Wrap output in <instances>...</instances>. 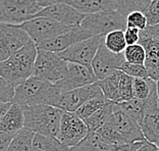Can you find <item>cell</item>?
Here are the masks:
<instances>
[{
  "label": "cell",
  "instance_id": "obj_1",
  "mask_svg": "<svg viewBox=\"0 0 159 151\" xmlns=\"http://www.w3.org/2000/svg\"><path fill=\"white\" fill-rule=\"evenodd\" d=\"M38 46L34 41L0 62V76L17 87L33 74Z\"/></svg>",
  "mask_w": 159,
  "mask_h": 151
},
{
  "label": "cell",
  "instance_id": "obj_2",
  "mask_svg": "<svg viewBox=\"0 0 159 151\" xmlns=\"http://www.w3.org/2000/svg\"><path fill=\"white\" fill-rule=\"evenodd\" d=\"M64 111L51 104L25 106V127L36 134L56 137Z\"/></svg>",
  "mask_w": 159,
  "mask_h": 151
},
{
  "label": "cell",
  "instance_id": "obj_3",
  "mask_svg": "<svg viewBox=\"0 0 159 151\" xmlns=\"http://www.w3.org/2000/svg\"><path fill=\"white\" fill-rule=\"evenodd\" d=\"M60 95L54 83L31 76L16 89L13 101L24 106L36 104H53Z\"/></svg>",
  "mask_w": 159,
  "mask_h": 151
},
{
  "label": "cell",
  "instance_id": "obj_4",
  "mask_svg": "<svg viewBox=\"0 0 159 151\" xmlns=\"http://www.w3.org/2000/svg\"><path fill=\"white\" fill-rule=\"evenodd\" d=\"M126 14L118 9L105 10L96 13L86 14L81 26L93 36H105L116 30H125L128 27Z\"/></svg>",
  "mask_w": 159,
  "mask_h": 151
},
{
  "label": "cell",
  "instance_id": "obj_5",
  "mask_svg": "<svg viewBox=\"0 0 159 151\" xmlns=\"http://www.w3.org/2000/svg\"><path fill=\"white\" fill-rule=\"evenodd\" d=\"M68 62L60 57L56 52L38 47L37 58L32 76L42 80L56 83L67 74Z\"/></svg>",
  "mask_w": 159,
  "mask_h": 151
},
{
  "label": "cell",
  "instance_id": "obj_6",
  "mask_svg": "<svg viewBox=\"0 0 159 151\" xmlns=\"http://www.w3.org/2000/svg\"><path fill=\"white\" fill-rule=\"evenodd\" d=\"M42 8L37 0H0V21L21 25L33 19Z\"/></svg>",
  "mask_w": 159,
  "mask_h": 151
},
{
  "label": "cell",
  "instance_id": "obj_7",
  "mask_svg": "<svg viewBox=\"0 0 159 151\" xmlns=\"http://www.w3.org/2000/svg\"><path fill=\"white\" fill-rule=\"evenodd\" d=\"M31 36L36 44L56 37L64 32L70 31L75 26H66L59 21L45 16H37L20 25Z\"/></svg>",
  "mask_w": 159,
  "mask_h": 151
},
{
  "label": "cell",
  "instance_id": "obj_8",
  "mask_svg": "<svg viewBox=\"0 0 159 151\" xmlns=\"http://www.w3.org/2000/svg\"><path fill=\"white\" fill-rule=\"evenodd\" d=\"M104 39L105 36L103 35L93 36L91 38L80 41L71 45L70 47L56 53L68 62H75L92 67L93 59Z\"/></svg>",
  "mask_w": 159,
  "mask_h": 151
},
{
  "label": "cell",
  "instance_id": "obj_9",
  "mask_svg": "<svg viewBox=\"0 0 159 151\" xmlns=\"http://www.w3.org/2000/svg\"><path fill=\"white\" fill-rule=\"evenodd\" d=\"M32 40L20 25L0 24V60H5Z\"/></svg>",
  "mask_w": 159,
  "mask_h": 151
},
{
  "label": "cell",
  "instance_id": "obj_10",
  "mask_svg": "<svg viewBox=\"0 0 159 151\" xmlns=\"http://www.w3.org/2000/svg\"><path fill=\"white\" fill-rule=\"evenodd\" d=\"M102 95V90H101L96 81L95 83H92V84L83 86V87L74 89L71 91L60 94L55 99V101L53 102L52 105L58 107V108L62 109L63 111L75 112V110L79 109L88 100L94 98V97H98Z\"/></svg>",
  "mask_w": 159,
  "mask_h": 151
},
{
  "label": "cell",
  "instance_id": "obj_11",
  "mask_svg": "<svg viewBox=\"0 0 159 151\" xmlns=\"http://www.w3.org/2000/svg\"><path fill=\"white\" fill-rule=\"evenodd\" d=\"M89 134L88 127L85 121L75 112L64 111L61 117L60 128L56 137L64 145L74 147Z\"/></svg>",
  "mask_w": 159,
  "mask_h": 151
},
{
  "label": "cell",
  "instance_id": "obj_12",
  "mask_svg": "<svg viewBox=\"0 0 159 151\" xmlns=\"http://www.w3.org/2000/svg\"><path fill=\"white\" fill-rule=\"evenodd\" d=\"M97 81L92 67L75 62H68L67 74L58 82L54 83L60 94L71 91Z\"/></svg>",
  "mask_w": 159,
  "mask_h": 151
},
{
  "label": "cell",
  "instance_id": "obj_13",
  "mask_svg": "<svg viewBox=\"0 0 159 151\" xmlns=\"http://www.w3.org/2000/svg\"><path fill=\"white\" fill-rule=\"evenodd\" d=\"M140 125L147 141L153 143L159 148V97L157 84L147 98V109Z\"/></svg>",
  "mask_w": 159,
  "mask_h": 151
},
{
  "label": "cell",
  "instance_id": "obj_14",
  "mask_svg": "<svg viewBox=\"0 0 159 151\" xmlns=\"http://www.w3.org/2000/svg\"><path fill=\"white\" fill-rule=\"evenodd\" d=\"M125 62L124 52L115 53L106 47L104 41L97 51L92 62V69L97 81L106 78L114 71L119 70Z\"/></svg>",
  "mask_w": 159,
  "mask_h": 151
},
{
  "label": "cell",
  "instance_id": "obj_15",
  "mask_svg": "<svg viewBox=\"0 0 159 151\" xmlns=\"http://www.w3.org/2000/svg\"><path fill=\"white\" fill-rule=\"evenodd\" d=\"M37 16L49 17V19L57 21L66 26H79L84 20L86 14L75 9L74 6H71L68 3L63 2L44 7L34 17Z\"/></svg>",
  "mask_w": 159,
  "mask_h": 151
},
{
  "label": "cell",
  "instance_id": "obj_16",
  "mask_svg": "<svg viewBox=\"0 0 159 151\" xmlns=\"http://www.w3.org/2000/svg\"><path fill=\"white\" fill-rule=\"evenodd\" d=\"M91 37H93V35L79 25V26H75L70 31L64 32V33L56 36V37L38 43L37 46L39 48L50 50V51L53 52H59L70 47L71 45L75 44V43Z\"/></svg>",
  "mask_w": 159,
  "mask_h": 151
},
{
  "label": "cell",
  "instance_id": "obj_17",
  "mask_svg": "<svg viewBox=\"0 0 159 151\" xmlns=\"http://www.w3.org/2000/svg\"><path fill=\"white\" fill-rule=\"evenodd\" d=\"M112 121L115 127L120 133L125 143H132L137 141H144L146 140L144 133L141 128V125L129 117L124 110H122L117 102L114 103V111Z\"/></svg>",
  "mask_w": 159,
  "mask_h": 151
},
{
  "label": "cell",
  "instance_id": "obj_18",
  "mask_svg": "<svg viewBox=\"0 0 159 151\" xmlns=\"http://www.w3.org/2000/svg\"><path fill=\"white\" fill-rule=\"evenodd\" d=\"M140 44L146 50L145 66L149 77L154 81L159 80V40L151 36L140 33Z\"/></svg>",
  "mask_w": 159,
  "mask_h": 151
},
{
  "label": "cell",
  "instance_id": "obj_19",
  "mask_svg": "<svg viewBox=\"0 0 159 151\" xmlns=\"http://www.w3.org/2000/svg\"><path fill=\"white\" fill-rule=\"evenodd\" d=\"M25 128V106L13 102L9 110L0 121V131L19 132Z\"/></svg>",
  "mask_w": 159,
  "mask_h": 151
},
{
  "label": "cell",
  "instance_id": "obj_20",
  "mask_svg": "<svg viewBox=\"0 0 159 151\" xmlns=\"http://www.w3.org/2000/svg\"><path fill=\"white\" fill-rule=\"evenodd\" d=\"M66 3L85 14L117 9L115 0H66Z\"/></svg>",
  "mask_w": 159,
  "mask_h": 151
},
{
  "label": "cell",
  "instance_id": "obj_21",
  "mask_svg": "<svg viewBox=\"0 0 159 151\" xmlns=\"http://www.w3.org/2000/svg\"><path fill=\"white\" fill-rule=\"evenodd\" d=\"M112 144L107 142L97 132L89 133L81 142L74 147H70V151H111Z\"/></svg>",
  "mask_w": 159,
  "mask_h": 151
},
{
  "label": "cell",
  "instance_id": "obj_22",
  "mask_svg": "<svg viewBox=\"0 0 159 151\" xmlns=\"http://www.w3.org/2000/svg\"><path fill=\"white\" fill-rule=\"evenodd\" d=\"M114 103L115 101L108 100L103 107H101L99 110H97L91 117L86 118L85 123L87 125V127H88L89 133L96 132L98 129H100L107 121H109L111 120L114 111Z\"/></svg>",
  "mask_w": 159,
  "mask_h": 151
},
{
  "label": "cell",
  "instance_id": "obj_23",
  "mask_svg": "<svg viewBox=\"0 0 159 151\" xmlns=\"http://www.w3.org/2000/svg\"><path fill=\"white\" fill-rule=\"evenodd\" d=\"M121 71L116 70L111 73L106 78L97 81L103 92V95L108 100H112L115 102L120 101V94H119V81H120Z\"/></svg>",
  "mask_w": 159,
  "mask_h": 151
},
{
  "label": "cell",
  "instance_id": "obj_24",
  "mask_svg": "<svg viewBox=\"0 0 159 151\" xmlns=\"http://www.w3.org/2000/svg\"><path fill=\"white\" fill-rule=\"evenodd\" d=\"M33 151H70L57 137L36 134L33 140Z\"/></svg>",
  "mask_w": 159,
  "mask_h": 151
},
{
  "label": "cell",
  "instance_id": "obj_25",
  "mask_svg": "<svg viewBox=\"0 0 159 151\" xmlns=\"http://www.w3.org/2000/svg\"><path fill=\"white\" fill-rule=\"evenodd\" d=\"M117 104L129 117H131L137 123L141 124L144 114H145V111L147 109V98L139 99L134 97L131 100L119 101L117 102Z\"/></svg>",
  "mask_w": 159,
  "mask_h": 151
},
{
  "label": "cell",
  "instance_id": "obj_26",
  "mask_svg": "<svg viewBox=\"0 0 159 151\" xmlns=\"http://www.w3.org/2000/svg\"><path fill=\"white\" fill-rule=\"evenodd\" d=\"M36 133L28 128H23L14 136L6 151H33V140Z\"/></svg>",
  "mask_w": 159,
  "mask_h": 151
},
{
  "label": "cell",
  "instance_id": "obj_27",
  "mask_svg": "<svg viewBox=\"0 0 159 151\" xmlns=\"http://www.w3.org/2000/svg\"><path fill=\"white\" fill-rule=\"evenodd\" d=\"M104 44L111 51L115 53H122L128 46L125 41V30H116L105 35Z\"/></svg>",
  "mask_w": 159,
  "mask_h": 151
},
{
  "label": "cell",
  "instance_id": "obj_28",
  "mask_svg": "<svg viewBox=\"0 0 159 151\" xmlns=\"http://www.w3.org/2000/svg\"><path fill=\"white\" fill-rule=\"evenodd\" d=\"M107 101H108V99L104 95L94 97V98L85 102L79 109L75 110V112L85 121L86 118L91 117L93 113H95L97 110H99L101 107H103L105 105Z\"/></svg>",
  "mask_w": 159,
  "mask_h": 151
},
{
  "label": "cell",
  "instance_id": "obj_29",
  "mask_svg": "<svg viewBox=\"0 0 159 151\" xmlns=\"http://www.w3.org/2000/svg\"><path fill=\"white\" fill-rule=\"evenodd\" d=\"M157 81L151 78H134V96L139 99H146L151 94Z\"/></svg>",
  "mask_w": 159,
  "mask_h": 151
},
{
  "label": "cell",
  "instance_id": "obj_30",
  "mask_svg": "<svg viewBox=\"0 0 159 151\" xmlns=\"http://www.w3.org/2000/svg\"><path fill=\"white\" fill-rule=\"evenodd\" d=\"M113 117V116H112ZM102 138H104L107 142L111 143V144H118V143H125L120 133L115 127V125L112 121V117L109 121L102 126L100 129L96 131Z\"/></svg>",
  "mask_w": 159,
  "mask_h": 151
},
{
  "label": "cell",
  "instance_id": "obj_31",
  "mask_svg": "<svg viewBox=\"0 0 159 151\" xmlns=\"http://www.w3.org/2000/svg\"><path fill=\"white\" fill-rule=\"evenodd\" d=\"M124 54L125 60L131 63L145 64L146 60V50L144 46L140 43L133 45H128L125 49Z\"/></svg>",
  "mask_w": 159,
  "mask_h": 151
},
{
  "label": "cell",
  "instance_id": "obj_32",
  "mask_svg": "<svg viewBox=\"0 0 159 151\" xmlns=\"http://www.w3.org/2000/svg\"><path fill=\"white\" fill-rule=\"evenodd\" d=\"M119 94L120 101L131 100L134 97V77L121 71L120 81H119Z\"/></svg>",
  "mask_w": 159,
  "mask_h": 151
},
{
  "label": "cell",
  "instance_id": "obj_33",
  "mask_svg": "<svg viewBox=\"0 0 159 151\" xmlns=\"http://www.w3.org/2000/svg\"><path fill=\"white\" fill-rule=\"evenodd\" d=\"M119 70L134 78H150L145 64L131 63L125 60Z\"/></svg>",
  "mask_w": 159,
  "mask_h": 151
},
{
  "label": "cell",
  "instance_id": "obj_34",
  "mask_svg": "<svg viewBox=\"0 0 159 151\" xmlns=\"http://www.w3.org/2000/svg\"><path fill=\"white\" fill-rule=\"evenodd\" d=\"M126 23H128V27L138 28L141 31L145 30L148 26L147 17L142 10H134L129 12L126 16Z\"/></svg>",
  "mask_w": 159,
  "mask_h": 151
},
{
  "label": "cell",
  "instance_id": "obj_35",
  "mask_svg": "<svg viewBox=\"0 0 159 151\" xmlns=\"http://www.w3.org/2000/svg\"><path fill=\"white\" fill-rule=\"evenodd\" d=\"M16 87L4 78H0V101L11 102L16 95Z\"/></svg>",
  "mask_w": 159,
  "mask_h": 151
},
{
  "label": "cell",
  "instance_id": "obj_36",
  "mask_svg": "<svg viewBox=\"0 0 159 151\" xmlns=\"http://www.w3.org/2000/svg\"><path fill=\"white\" fill-rule=\"evenodd\" d=\"M144 13L147 17L148 26L159 24V0H152L144 9Z\"/></svg>",
  "mask_w": 159,
  "mask_h": 151
},
{
  "label": "cell",
  "instance_id": "obj_37",
  "mask_svg": "<svg viewBox=\"0 0 159 151\" xmlns=\"http://www.w3.org/2000/svg\"><path fill=\"white\" fill-rule=\"evenodd\" d=\"M115 3H116L117 9L126 16L134 10H139L137 0H115Z\"/></svg>",
  "mask_w": 159,
  "mask_h": 151
},
{
  "label": "cell",
  "instance_id": "obj_38",
  "mask_svg": "<svg viewBox=\"0 0 159 151\" xmlns=\"http://www.w3.org/2000/svg\"><path fill=\"white\" fill-rule=\"evenodd\" d=\"M146 141L147 140L132 142V143H118V144H112L111 151H137Z\"/></svg>",
  "mask_w": 159,
  "mask_h": 151
},
{
  "label": "cell",
  "instance_id": "obj_39",
  "mask_svg": "<svg viewBox=\"0 0 159 151\" xmlns=\"http://www.w3.org/2000/svg\"><path fill=\"white\" fill-rule=\"evenodd\" d=\"M140 33L141 30L138 28L134 27H126L125 30V41L128 45L137 44L140 41Z\"/></svg>",
  "mask_w": 159,
  "mask_h": 151
},
{
  "label": "cell",
  "instance_id": "obj_40",
  "mask_svg": "<svg viewBox=\"0 0 159 151\" xmlns=\"http://www.w3.org/2000/svg\"><path fill=\"white\" fill-rule=\"evenodd\" d=\"M17 132L0 131V151H6Z\"/></svg>",
  "mask_w": 159,
  "mask_h": 151
},
{
  "label": "cell",
  "instance_id": "obj_41",
  "mask_svg": "<svg viewBox=\"0 0 159 151\" xmlns=\"http://www.w3.org/2000/svg\"><path fill=\"white\" fill-rule=\"evenodd\" d=\"M143 34L148 35V36H151L153 38H156L159 40V24L156 25H149L147 26V28L145 30L141 31Z\"/></svg>",
  "mask_w": 159,
  "mask_h": 151
},
{
  "label": "cell",
  "instance_id": "obj_42",
  "mask_svg": "<svg viewBox=\"0 0 159 151\" xmlns=\"http://www.w3.org/2000/svg\"><path fill=\"white\" fill-rule=\"evenodd\" d=\"M137 151H159V148L153 143L146 141Z\"/></svg>",
  "mask_w": 159,
  "mask_h": 151
},
{
  "label": "cell",
  "instance_id": "obj_43",
  "mask_svg": "<svg viewBox=\"0 0 159 151\" xmlns=\"http://www.w3.org/2000/svg\"><path fill=\"white\" fill-rule=\"evenodd\" d=\"M12 101L11 102H1L0 103V121L2 120L4 116L7 113V111L9 110L10 106L12 105Z\"/></svg>",
  "mask_w": 159,
  "mask_h": 151
},
{
  "label": "cell",
  "instance_id": "obj_44",
  "mask_svg": "<svg viewBox=\"0 0 159 151\" xmlns=\"http://www.w3.org/2000/svg\"><path fill=\"white\" fill-rule=\"evenodd\" d=\"M37 1L40 4V6H42L43 8H44V7H47V6L52 5V4H56V3L66 2V0H37Z\"/></svg>",
  "mask_w": 159,
  "mask_h": 151
},
{
  "label": "cell",
  "instance_id": "obj_45",
  "mask_svg": "<svg viewBox=\"0 0 159 151\" xmlns=\"http://www.w3.org/2000/svg\"><path fill=\"white\" fill-rule=\"evenodd\" d=\"M152 1V0H137V5H138V9L144 11V9L148 6V4Z\"/></svg>",
  "mask_w": 159,
  "mask_h": 151
},
{
  "label": "cell",
  "instance_id": "obj_46",
  "mask_svg": "<svg viewBox=\"0 0 159 151\" xmlns=\"http://www.w3.org/2000/svg\"><path fill=\"white\" fill-rule=\"evenodd\" d=\"M157 91H158V97H159V80L157 81Z\"/></svg>",
  "mask_w": 159,
  "mask_h": 151
}]
</instances>
